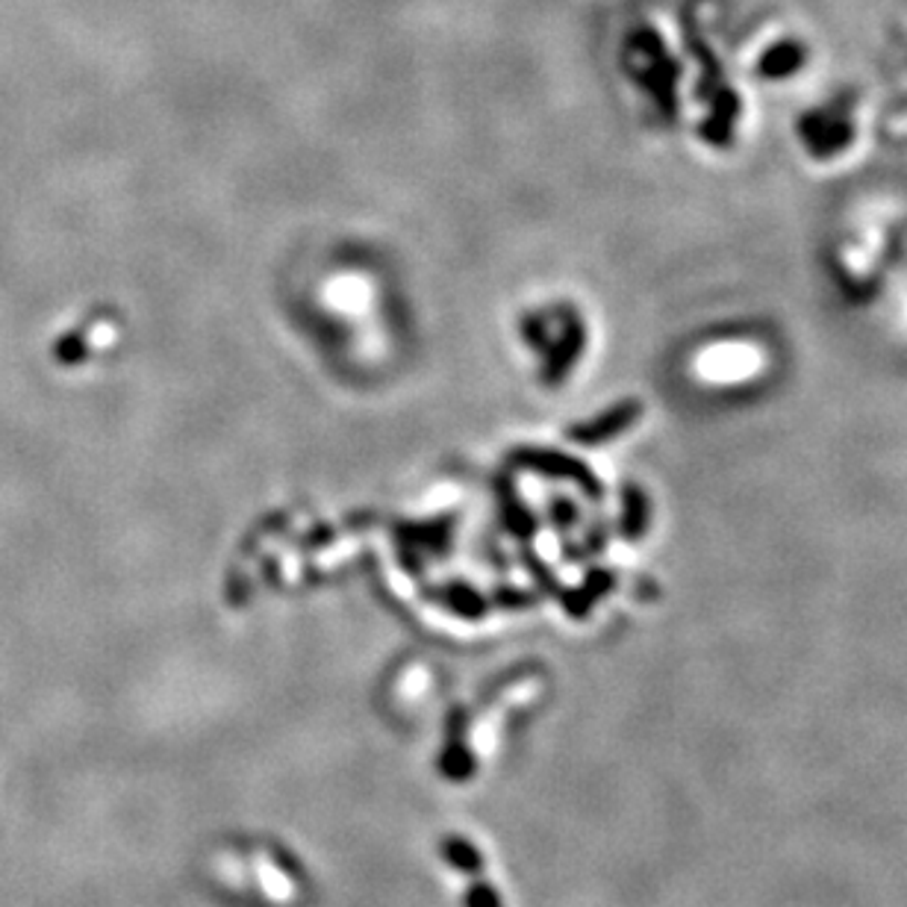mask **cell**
Masks as SVG:
<instances>
[{"mask_svg": "<svg viewBox=\"0 0 907 907\" xmlns=\"http://www.w3.org/2000/svg\"><path fill=\"white\" fill-rule=\"evenodd\" d=\"M440 772L449 781H454V784H463V781H468L477 772L475 755L466 749L463 737H449V742H445V749L440 755Z\"/></svg>", "mask_w": 907, "mask_h": 907, "instance_id": "cell-1", "label": "cell"}, {"mask_svg": "<svg viewBox=\"0 0 907 907\" xmlns=\"http://www.w3.org/2000/svg\"><path fill=\"white\" fill-rule=\"evenodd\" d=\"M442 857H445L457 873L472 875V878L484 873V855H481L475 843H468L466 837L442 840Z\"/></svg>", "mask_w": 907, "mask_h": 907, "instance_id": "cell-2", "label": "cell"}, {"mask_svg": "<svg viewBox=\"0 0 907 907\" xmlns=\"http://www.w3.org/2000/svg\"><path fill=\"white\" fill-rule=\"evenodd\" d=\"M802 48L795 42H784L778 44V48H772V51L767 53V60H763V71L767 74H784V71L795 68L799 62H802Z\"/></svg>", "mask_w": 907, "mask_h": 907, "instance_id": "cell-3", "label": "cell"}, {"mask_svg": "<svg viewBox=\"0 0 907 907\" xmlns=\"http://www.w3.org/2000/svg\"><path fill=\"white\" fill-rule=\"evenodd\" d=\"M466 907H504L502 896L486 882H475L466 890Z\"/></svg>", "mask_w": 907, "mask_h": 907, "instance_id": "cell-4", "label": "cell"}]
</instances>
